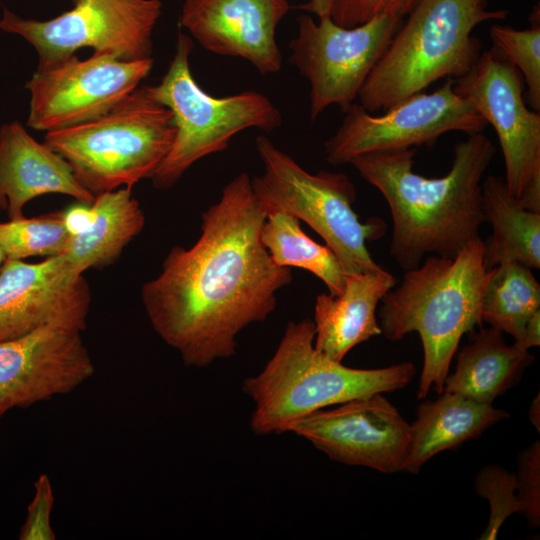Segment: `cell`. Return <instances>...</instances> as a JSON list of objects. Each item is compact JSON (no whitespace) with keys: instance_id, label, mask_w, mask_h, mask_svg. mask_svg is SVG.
<instances>
[{"instance_id":"cell-1","label":"cell","mask_w":540,"mask_h":540,"mask_svg":"<svg viewBox=\"0 0 540 540\" xmlns=\"http://www.w3.org/2000/svg\"><path fill=\"white\" fill-rule=\"evenodd\" d=\"M267 213L243 172L202 213L189 249L171 248L157 277L142 286L148 319L186 366L203 368L236 353L238 334L263 322L289 285V267L273 262L260 233Z\"/></svg>"},{"instance_id":"cell-2","label":"cell","mask_w":540,"mask_h":540,"mask_svg":"<svg viewBox=\"0 0 540 540\" xmlns=\"http://www.w3.org/2000/svg\"><path fill=\"white\" fill-rule=\"evenodd\" d=\"M496 149L483 133L455 144L449 172L427 178L412 170L414 147L365 153L349 164L388 203L393 223L390 254L405 271L425 256L455 257L480 237L486 222L482 178Z\"/></svg>"},{"instance_id":"cell-3","label":"cell","mask_w":540,"mask_h":540,"mask_svg":"<svg viewBox=\"0 0 540 540\" xmlns=\"http://www.w3.org/2000/svg\"><path fill=\"white\" fill-rule=\"evenodd\" d=\"M492 268L484 264V242L470 241L453 258L428 255L406 270L398 286L381 299V334L391 341L420 336L423 365L417 397L443 391L462 336L482 325L481 309Z\"/></svg>"},{"instance_id":"cell-4","label":"cell","mask_w":540,"mask_h":540,"mask_svg":"<svg viewBox=\"0 0 540 540\" xmlns=\"http://www.w3.org/2000/svg\"><path fill=\"white\" fill-rule=\"evenodd\" d=\"M313 321H290L264 369L247 377L242 390L254 403L250 428L256 435L289 432L299 419L321 409L408 385L410 362L374 369L347 367L314 348Z\"/></svg>"},{"instance_id":"cell-5","label":"cell","mask_w":540,"mask_h":540,"mask_svg":"<svg viewBox=\"0 0 540 540\" xmlns=\"http://www.w3.org/2000/svg\"><path fill=\"white\" fill-rule=\"evenodd\" d=\"M507 15L482 0H418L360 89V105L386 111L440 79L463 77L482 53L474 28Z\"/></svg>"},{"instance_id":"cell-6","label":"cell","mask_w":540,"mask_h":540,"mask_svg":"<svg viewBox=\"0 0 540 540\" xmlns=\"http://www.w3.org/2000/svg\"><path fill=\"white\" fill-rule=\"evenodd\" d=\"M175 133L172 112L151 98L144 85L94 120L46 132L44 143L96 196L152 178Z\"/></svg>"},{"instance_id":"cell-7","label":"cell","mask_w":540,"mask_h":540,"mask_svg":"<svg viewBox=\"0 0 540 540\" xmlns=\"http://www.w3.org/2000/svg\"><path fill=\"white\" fill-rule=\"evenodd\" d=\"M191 38L179 32L174 57L157 85H147L151 98L173 115L172 147L153 175L157 189L175 185L198 160L225 150L233 136L249 128L270 132L282 123L272 101L254 90L214 97L195 81L189 64Z\"/></svg>"},{"instance_id":"cell-8","label":"cell","mask_w":540,"mask_h":540,"mask_svg":"<svg viewBox=\"0 0 540 540\" xmlns=\"http://www.w3.org/2000/svg\"><path fill=\"white\" fill-rule=\"evenodd\" d=\"M264 172L251 179L266 211L283 210L306 222L337 257L345 275L378 270L367 242L387 229L380 218L361 221L353 210L355 187L343 173H309L266 136L255 141Z\"/></svg>"},{"instance_id":"cell-9","label":"cell","mask_w":540,"mask_h":540,"mask_svg":"<svg viewBox=\"0 0 540 540\" xmlns=\"http://www.w3.org/2000/svg\"><path fill=\"white\" fill-rule=\"evenodd\" d=\"M161 8L160 0H77L71 10L44 21L5 9L0 30L30 43L39 65L65 59L83 47L133 61L151 57Z\"/></svg>"},{"instance_id":"cell-10","label":"cell","mask_w":540,"mask_h":540,"mask_svg":"<svg viewBox=\"0 0 540 540\" xmlns=\"http://www.w3.org/2000/svg\"><path fill=\"white\" fill-rule=\"evenodd\" d=\"M402 18L383 13L346 28L334 23L330 16L319 18V22L307 14L298 17V34L289 44V62L310 84L312 121L331 105L345 112L353 104Z\"/></svg>"},{"instance_id":"cell-11","label":"cell","mask_w":540,"mask_h":540,"mask_svg":"<svg viewBox=\"0 0 540 540\" xmlns=\"http://www.w3.org/2000/svg\"><path fill=\"white\" fill-rule=\"evenodd\" d=\"M453 88L495 129L509 192L526 209L540 213V113L526 106L519 70L492 46L454 80Z\"/></svg>"},{"instance_id":"cell-12","label":"cell","mask_w":540,"mask_h":540,"mask_svg":"<svg viewBox=\"0 0 540 540\" xmlns=\"http://www.w3.org/2000/svg\"><path fill=\"white\" fill-rule=\"evenodd\" d=\"M448 78L432 93H416L373 116L360 104H351L335 134L325 144L326 160L348 164L358 155L432 144L451 131L472 134L487 126L474 103L454 91Z\"/></svg>"},{"instance_id":"cell-13","label":"cell","mask_w":540,"mask_h":540,"mask_svg":"<svg viewBox=\"0 0 540 540\" xmlns=\"http://www.w3.org/2000/svg\"><path fill=\"white\" fill-rule=\"evenodd\" d=\"M151 57L133 61L93 53L81 60L75 54L39 65L26 83L30 92L27 125L54 131L94 120L124 100L148 77Z\"/></svg>"},{"instance_id":"cell-14","label":"cell","mask_w":540,"mask_h":540,"mask_svg":"<svg viewBox=\"0 0 540 540\" xmlns=\"http://www.w3.org/2000/svg\"><path fill=\"white\" fill-rule=\"evenodd\" d=\"M289 432L334 461L381 473L403 471L411 442V425L382 393L315 411L296 421Z\"/></svg>"},{"instance_id":"cell-15","label":"cell","mask_w":540,"mask_h":540,"mask_svg":"<svg viewBox=\"0 0 540 540\" xmlns=\"http://www.w3.org/2000/svg\"><path fill=\"white\" fill-rule=\"evenodd\" d=\"M90 304L86 279L72 271L63 254L39 263L5 259L0 269V341L43 327L82 332Z\"/></svg>"},{"instance_id":"cell-16","label":"cell","mask_w":540,"mask_h":540,"mask_svg":"<svg viewBox=\"0 0 540 540\" xmlns=\"http://www.w3.org/2000/svg\"><path fill=\"white\" fill-rule=\"evenodd\" d=\"M93 374L79 331L43 327L0 341V416L68 394Z\"/></svg>"},{"instance_id":"cell-17","label":"cell","mask_w":540,"mask_h":540,"mask_svg":"<svg viewBox=\"0 0 540 540\" xmlns=\"http://www.w3.org/2000/svg\"><path fill=\"white\" fill-rule=\"evenodd\" d=\"M289 8L288 0H185L179 23L204 49L266 75L281 69L275 31Z\"/></svg>"},{"instance_id":"cell-18","label":"cell","mask_w":540,"mask_h":540,"mask_svg":"<svg viewBox=\"0 0 540 540\" xmlns=\"http://www.w3.org/2000/svg\"><path fill=\"white\" fill-rule=\"evenodd\" d=\"M45 194H62L91 204L95 198L76 179L69 164L18 121L0 127V209L10 220L23 217L26 203Z\"/></svg>"},{"instance_id":"cell-19","label":"cell","mask_w":540,"mask_h":540,"mask_svg":"<svg viewBox=\"0 0 540 540\" xmlns=\"http://www.w3.org/2000/svg\"><path fill=\"white\" fill-rule=\"evenodd\" d=\"M395 285L396 278L380 268L345 275V287L339 295L319 294L314 306V348L342 362L355 346L380 335L376 308Z\"/></svg>"},{"instance_id":"cell-20","label":"cell","mask_w":540,"mask_h":540,"mask_svg":"<svg viewBox=\"0 0 540 540\" xmlns=\"http://www.w3.org/2000/svg\"><path fill=\"white\" fill-rule=\"evenodd\" d=\"M508 412L456 392L443 391L420 403L411 425V442L403 471L416 474L436 454L477 438L508 418Z\"/></svg>"},{"instance_id":"cell-21","label":"cell","mask_w":540,"mask_h":540,"mask_svg":"<svg viewBox=\"0 0 540 540\" xmlns=\"http://www.w3.org/2000/svg\"><path fill=\"white\" fill-rule=\"evenodd\" d=\"M456 360L455 370L447 375L443 391L492 404L520 381L534 356L516 342L507 344L503 332L489 327L471 335Z\"/></svg>"},{"instance_id":"cell-22","label":"cell","mask_w":540,"mask_h":540,"mask_svg":"<svg viewBox=\"0 0 540 540\" xmlns=\"http://www.w3.org/2000/svg\"><path fill=\"white\" fill-rule=\"evenodd\" d=\"M91 206V225L81 234L71 236L63 253L78 275L115 262L145 224L144 213L130 188L98 194Z\"/></svg>"},{"instance_id":"cell-23","label":"cell","mask_w":540,"mask_h":540,"mask_svg":"<svg viewBox=\"0 0 540 540\" xmlns=\"http://www.w3.org/2000/svg\"><path fill=\"white\" fill-rule=\"evenodd\" d=\"M485 220L492 234L484 242V264L493 268L517 262L540 268V213L526 209L508 190L502 177L490 175L482 182Z\"/></svg>"},{"instance_id":"cell-24","label":"cell","mask_w":540,"mask_h":540,"mask_svg":"<svg viewBox=\"0 0 540 540\" xmlns=\"http://www.w3.org/2000/svg\"><path fill=\"white\" fill-rule=\"evenodd\" d=\"M260 238L275 264L311 272L323 281L330 295L343 292L345 273L337 257L327 245L312 240L296 216L283 210L268 212Z\"/></svg>"},{"instance_id":"cell-25","label":"cell","mask_w":540,"mask_h":540,"mask_svg":"<svg viewBox=\"0 0 540 540\" xmlns=\"http://www.w3.org/2000/svg\"><path fill=\"white\" fill-rule=\"evenodd\" d=\"M540 310V284L531 268L504 262L492 268L485 287L481 319L520 342L529 318Z\"/></svg>"},{"instance_id":"cell-26","label":"cell","mask_w":540,"mask_h":540,"mask_svg":"<svg viewBox=\"0 0 540 540\" xmlns=\"http://www.w3.org/2000/svg\"><path fill=\"white\" fill-rule=\"evenodd\" d=\"M70 238L63 211L0 222V247L10 260L62 255Z\"/></svg>"},{"instance_id":"cell-27","label":"cell","mask_w":540,"mask_h":540,"mask_svg":"<svg viewBox=\"0 0 540 540\" xmlns=\"http://www.w3.org/2000/svg\"><path fill=\"white\" fill-rule=\"evenodd\" d=\"M493 46L521 73L532 110L540 112V26L517 30L495 24L490 28Z\"/></svg>"},{"instance_id":"cell-28","label":"cell","mask_w":540,"mask_h":540,"mask_svg":"<svg viewBox=\"0 0 540 540\" xmlns=\"http://www.w3.org/2000/svg\"><path fill=\"white\" fill-rule=\"evenodd\" d=\"M475 490L479 497L487 499L490 505L489 522L480 539H496L509 516L522 514L516 492L515 473L508 472L498 464L487 465L476 476Z\"/></svg>"},{"instance_id":"cell-29","label":"cell","mask_w":540,"mask_h":540,"mask_svg":"<svg viewBox=\"0 0 540 540\" xmlns=\"http://www.w3.org/2000/svg\"><path fill=\"white\" fill-rule=\"evenodd\" d=\"M517 497L530 528L540 524V442L534 441L517 456Z\"/></svg>"},{"instance_id":"cell-30","label":"cell","mask_w":540,"mask_h":540,"mask_svg":"<svg viewBox=\"0 0 540 540\" xmlns=\"http://www.w3.org/2000/svg\"><path fill=\"white\" fill-rule=\"evenodd\" d=\"M418 0H333L330 17L339 26L351 28L383 14H409Z\"/></svg>"},{"instance_id":"cell-31","label":"cell","mask_w":540,"mask_h":540,"mask_svg":"<svg viewBox=\"0 0 540 540\" xmlns=\"http://www.w3.org/2000/svg\"><path fill=\"white\" fill-rule=\"evenodd\" d=\"M54 495L51 481L46 474H41L35 482V494L27 508L26 520L21 528V540H54L51 527V512Z\"/></svg>"},{"instance_id":"cell-32","label":"cell","mask_w":540,"mask_h":540,"mask_svg":"<svg viewBox=\"0 0 540 540\" xmlns=\"http://www.w3.org/2000/svg\"><path fill=\"white\" fill-rule=\"evenodd\" d=\"M94 213L91 204L78 202L63 210V221L71 236L81 234L89 228Z\"/></svg>"},{"instance_id":"cell-33","label":"cell","mask_w":540,"mask_h":540,"mask_svg":"<svg viewBox=\"0 0 540 540\" xmlns=\"http://www.w3.org/2000/svg\"><path fill=\"white\" fill-rule=\"evenodd\" d=\"M516 343L528 350L540 345V310L529 318L521 341Z\"/></svg>"},{"instance_id":"cell-34","label":"cell","mask_w":540,"mask_h":540,"mask_svg":"<svg viewBox=\"0 0 540 540\" xmlns=\"http://www.w3.org/2000/svg\"><path fill=\"white\" fill-rule=\"evenodd\" d=\"M333 0H308L299 7L307 12L315 14L318 18L330 16Z\"/></svg>"},{"instance_id":"cell-35","label":"cell","mask_w":540,"mask_h":540,"mask_svg":"<svg viewBox=\"0 0 540 540\" xmlns=\"http://www.w3.org/2000/svg\"><path fill=\"white\" fill-rule=\"evenodd\" d=\"M528 418L531 421V423L535 426L537 431H540V399H539V393L537 396L533 399L529 410H528Z\"/></svg>"},{"instance_id":"cell-36","label":"cell","mask_w":540,"mask_h":540,"mask_svg":"<svg viewBox=\"0 0 540 540\" xmlns=\"http://www.w3.org/2000/svg\"><path fill=\"white\" fill-rule=\"evenodd\" d=\"M5 259H6V258H5V255H4V253H3V251H2V249H1V247H0V269H1V267H2V265H3V263H4V261H5Z\"/></svg>"},{"instance_id":"cell-37","label":"cell","mask_w":540,"mask_h":540,"mask_svg":"<svg viewBox=\"0 0 540 540\" xmlns=\"http://www.w3.org/2000/svg\"><path fill=\"white\" fill-rule=\"evenodd\" d=\"M482 1L486 3L487 0H482Z\"/></svg>"},{"instance_id":"cell-38","label":"cell","mask_w":540,"mask_h":540,"mask_svg":"<svg viewBox=\"0 0 540 540\" xmlns=\"http://www.w3.org/2000/svg\"><path fill=\"white\" fill-rule=\"evenodd\" d=\"M73 1H74V3H75L77 0H73Z\"/></svg>"}]
</instances>
